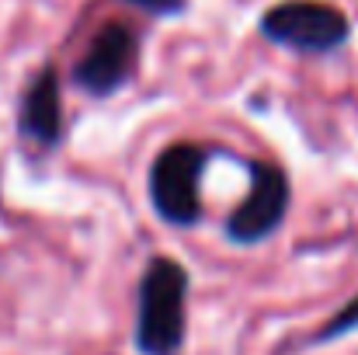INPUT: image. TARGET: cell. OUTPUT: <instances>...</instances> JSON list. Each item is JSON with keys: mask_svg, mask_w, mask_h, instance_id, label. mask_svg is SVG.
Masks as SVG:
<instances>
[{"mask_svg": "<svg viewBox=\"0 0 358 355\" xmlns=\"http://www.w3.org/2000/svg\"><path fill=\"white\" fill-rule=\"evenodd\" d=\"M188 272L174 258H153L139 279L136 345L143 355H174L185 342Z\"/></svg>", "mask_w": 358, "mask_h": 355, "instance_id": "6da1fadb", "label": "cell"}, {"mask_svg": "<svg viewBox=\"0 0 358 355\" xmlns=\"http://www.w3.org/2000/svg\"><path fill=\"white\" fill-rule=\"evenodd\" d=\"M261 35L299 53H331L345 46L348 18L324 0H282L261 14Z\"/></svg>", "mask_w": 358, "mask_h": 355, "instance_id": "7a4b0ae2", "label": "cell"}, {"mask_svg": "<svg viewBox=\"0 0 358 355\" xmlns=\"http://www.w3.org/2000/svg\"><path fill=\"white\" fill-rule=\"evenodd\" d=\"M206 167V153L195 143H171L150 167V199L153 209L174 223L192 227L202 216L199 202V174Z\"/></svg>", "mask_w": 358, "mask_h": 355, "instance_id": "3957f363", "label": "cell"}, {"mask_svg": "<svg viewBox=\"0 0 358 355\" xmlns=\"http://www.w3.org/2000/svg\"><path fill=\"white\" fill-rule=\"evenodd\" d=\"M136 56H139V39L129 25L108 21L94 32V39L87 42L84 56L73 67V81L80 91L105 98L115 95L122 84L132 77L136 70Z\"/></svg>", "mask_w": 358, "mask_h": 355, "instance_id": "277c9868", "label": "cell"}, {"mask_svg": "<svg viewBox=\"0 0 358 355\" xmlns=\"http://www.w3.org/2000/svg\"><path fill=\"white\" fill-rule=\"evenodd\" d=\"M289 209V178L275 164H250V192L227 220V234L237 244H257L278 230Z\"/></svg>", "mask_w": 358, "mask_h": 355, "instance_id": "5b68a950", "label": "cell"}, {"mask_svg": "<svg viewBox=\"0 0 358 355\" xmlns=\"http://www.w3.org/2000/svg\"><path fill=\"white\" fill-rule=\"evenodd\" d=\"M21 132L42 146H52L59 143L63 136V105H59V81H56V70L45 67L24 91V102H21V118H17Z\"/></svg>", "mask_w": 358, "mask_h": 355, "instance_id": "8992f818", "label": "cell"}, {"mask_svg": "<svg viewBox=\"0 0 358 355\" xmlns=\"http://www.w3.org/2000/svg\"><path fill=\"white\" fill-rule=\"evenodd\" d=\"M352 328H358V300H352L327 328H324V335H320V342H327V338H338V335H348Z\"/></svg>", "mask_w": 358, "mask_h": 355, "instance_id": "52a82bcc", "label": "cell"}, {"mask_svg": "<svg viewBox=\"0 0 358 355\" xmlns=\"http://www.w3.org/2000/svg\"><path fill=\"white\" fill-rule=\"evenodd\" d=\"M146 14H157V18H167V14H181L185 11V0H125Z\"/></svg>", "mask_w": 358, "mask_h": 355, "instance_id": "ba28073f", "label": "cell"}]
</instances>
